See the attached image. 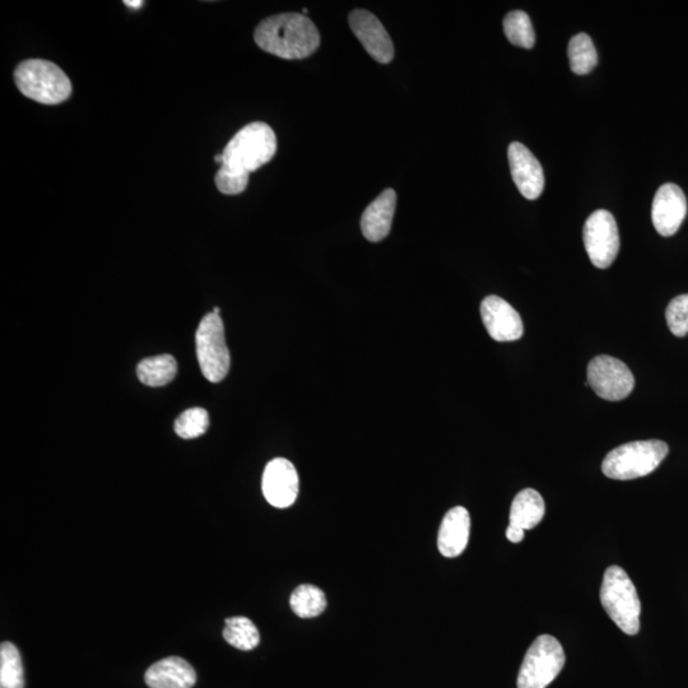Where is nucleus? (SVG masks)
<instances>
[{"mask_svg": "<svg viewBox=\"0 0 688 688\" xmlns=\"http://www.w3.org/2000/svg\"><path fill=\"white\" fill-rule=\"evenodd\" d=\"M397 207V193L393 189L384 190L361 218L362 234L371 243H379L392 230L393 218Z\"/></svg>", "mask_w": 688, "mask_h": 688, "instance_id": "obj_16", "label": "nucleus"}, {"mask_svg": "<svg viewBox=\"0 0 688 688\" xmlns=\"http://www.w3.org/2000/svg\"><path fill=\"white\" fill-rule=\"evenodd\" d=\"M0 688H25L20 652L8 641L0 646Z\"/></svg>", "mask_w": 688, "mask_h": 688, "instance_id": "obj_23", "label": "nucleus"}, {"mask_svg": "<svg viewBox=\"0 0 688 688\" xmlns=\"http://www.w3.org/2000/svg\"><path fill=\"white\" fill-rule=\"evenodd\" d=\"M588 385L599 398L618 402L632 393L635 378L624 362L603 355L589 362Z\"/></svg>", "mask_w": 688, "mask_h": 688, "instance_id": "obj_9", "label": "nucleus"}, {"mask_svg": "<svg viewBox=\"0 0 688 688\" xmlns=\"http://www.w3.org/2000/svg\"><path fill=\"white\" fill-rule=\"evenodd\" d=\"M666 319L669 330L676 337H685L688 334V295L677 296L669 302L666 310Z\"/></svg>", "mask_w": 688, "mask_h": 688, "instance_id": "obj_26", "label": "nucleus"}, {"mask_svg": "<svg viewBox=\"0 0 688 688\" xmlns=\"http://www.w3.org/2000/svg\"><path fill=\"white\" fill-rule=\"evenodd\" d=\"M583 239L590 262L599 269L611 267L620 251V234L615 217L606 209H598L584 225Z\"/></svg>", "mask_w": 688, "mask_h": 688, "instance_id": "obj_8", "label": "nucleus"}, {"mask_svg": "<svg viewBox=\"0 0 688 688\" xmlns=\"http://www.w3.org/2000/svg\"><path fill=\"white\" fill-rule=\"evenodd\" d=\"M546 513L545 501L533 488H525L515 496L510 510V524L527 531L542 522Z\"/></svg>", "mask_w": 688, "mask_h": 688, "instance_id": "obj_18", "label": "nucleus"}, {"mask_svg": "<svg viewBox=\"0 0 688 688\" xmlns=\"http://www.w3.org/2000/svg\"><path fill=\"white\" fill-rule=\"evenodd\" d=\"M290 604L292 611L301 618H313L322 615L327 608V598L323 590L314 585L304 584L294 590Z\"/></svg>", "mask_w": 688, "mask_h": 688, "instance_id": "obj_22", "label": "nucleus"}, {"mask_svg": "<svg viewBox=\"0 0 688 688\" xmlns=\"http://www.w3.org/2000/svg\"><path fill=\"white\" fill-rule=\"evenodd\" d=\"M483 325L496 342H514L523 337L524 325L518 311L499 296H488L481 304Z\"/></svg>", "mask_w": 688, "mask_h": 688, "instance_id": "obj_12", "label": "nucleus"}, {"mask_svg": "<svg viewBox=\"0 0 688 688\" xmlns=\"http://www.w3.org/2000/svg\"><path fill=\"white\" fill-rule=\"evenodd\" d=\"M302 12H304V15H306V13L309 12V11H308V8H305L304 11H302Z\"/></svg>", "mask_w": 688, "mask_h": 688, "instance_id": "obj_30", "label": "nucleus"}, {"mask_svg": "<svg viewBox=\"0 0 688 688\" xmlns=\"http://www.w3.org/2000/svg\"><path fill=\"white\" fill-rule=\"evenodd\" d=\"M178 374V362L171 355L148 357L139 362L138 379L147 387L160 388L171 383Z\"/></svg>", "mask_w": 688, "mask_h": 688, "instance_id": "obj_19", "label": "nucleus"}, {"mask_svg": "<svg viewBox=\"0 0 688 688\" xmlns=\"http://www.w3.org/2000/svg\"><path fill=\"white\" fill-rule=\"evenodd\" d=\"M276 152L273 129L266 123H251L239 130L223 150L220 170L250 178L251 172L267 165Z\"/></svg>", "mask_w": 688, "mask_h": 688, "instance_id": "obj_2", "label": "nucleus"}, {"mask_svg": "<svg viewBox=\"0 0 688 688\" xmlns=\"http://www.w3.org/2000/svg\"><path fill=\"white\" fill-rule=\"evenodd\" d=\"M174 429L181 439H197L209 429L208 412L199 407L187 409L176 418Z\"/></svg>", "mask_w": 688, "mask_h": 688, "instance_id": "obj_25", "label": "nucleus"}, {"mask_svg": "<svg viewBox=\"0 0 688 688\" xmlns=\"http://www.w3.org/2000/svg\"><path fill=\"white\" fill-rule=\"evenodd\" d=\"M15 82L23 96L39 104H62L72 95L71 79L49 60L29 59L18 64Z\"/></svg>", "mask_w": 688, "mask_h": 688, "instance_id": "obj_3", "label": "nucleus"}, {"mask_svg": "<svg viewBox=\"0 0 688 688\" xmlns=\"http://www.w3.org/2000/svg\"><path fill=\"white\" fill-rule=\"evenodd\" d=\"M213 313L220 315V313H221L220 308H215V310H213Z\"/></svg>", "mask_w": 688, "mask_h": 688, "instance_id": "obj_29", "label": "nucleus"}, {"mask_svg": "<svg viewBox=\"0 0 688 688\" xmlns=\"http://www.w3.org/2000/svg\"><path fill=\"white\" fill-rule=\"evenodd\" d=\"M144 680L150 688H192L197 682V673L187 660L170 657L148 668Z\"/></svg>", "mask_w": 688, "mask_h": 688, "instance_id": "obj_17", "label": "nucleus"}, {"mask_svg": "<svg viewBox=\"0 0 688 688\" xmlns=\"http://www.w3.org/2000/svg\"><path fill=\"white\" fill-rule=\"evenodd\" d=\"M223 639L234 648L250 652L260 643L257 626L246 617L227 618Z\"/></svg>", "mask_w": 688, "mask_h": 688, "instance_id": "obj_21", "label": "nucleus"}, {"mask_svg": "<svg viewBox=\"0 0 688 688\" xmlns=\"http://www.w3.org/2000/svg\"><path fill=\"white\" fill-rule=\"evenodd\" d=\"M565 652L551 635L539 636L525 654L518 676V688H547L565 666Z\"/></svg>", "mask_w": 688, "mask_h": 688, "instance_id": "obj_6", "label": "nucleus"}, {"mask_svg": "<svg viewBox=\"0 0 688 688\" xmlns=\"http://www.w3.org/2000/svg\"><path fill=\"white\" fill-rule=\"evenodd\" d=\"M668 452V445L664 441H634L608 453L603 460L602 471L604 476L612 480H635L654 472L666 459Z\"/></svg>", "mask_w": 688, "mask_h": 688, "instance_id": "obj_5", "label": "nucleus"}, {"mask_svg": "<svg viewBox=\"0 0 688 688\" xmlns=\"http://www.w3.org/2000/svg\"><path fill=\"white\" fill-rule=\"evenodd\" d=\"M687 213L686 195L676 184L662 185L655 194L652 220L655 230L664 237L676 234Z\"/></svg>", "mask_w": 688, "mask_h": 688, "instance_id": "obj_14", "label": "nucleus"}, {"mask_svg": "<svg viewBox=\"0 0 688 688\" xmlns=\"http://www.w3.org/2000/svg\"><path fill=\"white\" fill-rule=\"evenodd\" d=\"M197 357L204 378L220 383L229 374L231 356L225 339L221 316L209 313L202 319L195 334Z\"/></svg>", "mask_w": 688, "mask_h": 688, "instance_id": "obj_7", "label": "nucleus"}, {"mask_svg": "<svg viewBox=\"0 0 688 688\" xmlns=\"http://www.w3.org/2000/svg\"><path fill=\"white\" fill-rule=\"evenodd\" d=\"M299 487V474L290 460L276 458L267 464L262 488L264 497L274 508L286 509L294 505Z\"/></svg>", "mask_w": 688, "mask_h": 688, "instance_id": "obj_10", "label": "nucleus"}, {"mask_svg": "<svg viewBox=\"0 0 688 688\" xmlns=\"http://www.w3.org/2000/svg\"><path fill=\"white\" fill-rule=\"evenodd\" d=\"M471 533V516L463 506L449 510L440 525L438 546L441 555L454 559L462 555Z\"/></svg>", "mask_w": 688, "mask_h": 688, "instance_id": "obj_15", "label": "nucleus"}, {"mask_svg": "<svg viewBox=\"0 0 688 688\" xmlns=\"http://www.w3.org/2000/svg\"><path fill=\"white\" fill-rule=\"evenodd\" d=\"M601 602L611 620L627 635L640 631L641 602L630 576L620 566L608 567L603 576Z\"/></svg>", "mask_w": 688, "mask_h": 688, "instance_id": "obj_4", "label": "nucleus"}, {"mask_svg": "<svg viewBox=\"0 0 688 688\" xmlns=\"http://www.w3.org/2000/svg\"><path fill=\"white\" fill-rule=\"evenodd\" d=\"M255 43L278 58L305 59L320 45V34L313 21L299 13H282L266 18L254 32Z\"/></svg>", "mask_w": 688, "mask_h": 688, "instance_id": "obj_1", "label": "nucleus"}, {"mask_svg": "<svg viewBox=\"0 0 688 688\" xmlns=\"http://www.w3.org/2000/svg\"><path fill=\"white\" fill-rule=\"evenodd\" d=\"M570 68L575 74L584 76L593 71L598 64L597 49L590 36L581 32L570 40L569 49Z\"/></svg>", "mask_w": 688, "mask_h": 688, "instance_id": "obj_20", "label": "nucleus"}, {"mask_svg": "<svg viewBox=\"0 0 688 688\" xmlns=\"http://www.w3.org/2000/svg\"><path fill=\"white\" fill-rule=\"evenodd\" d=\"M524 529L515 527V525L509 524L508 529H506V537H508L510 542L520 543L524 538Z\"/></svg>", "mask_w": 688, "mask_h": 688, "instance_id": "obj_27", "label": "nucleus"}, {"mask_svg": "<svg viewBox=\"0 0 688 688\" xmlns=\"http://www.w3.org/2000/svg\"><path fill=\"white\" fill-rule=\"evenodd\" d=\"M350 26L367 53L376 62L388 64L394 58V45L383 23L373 13L356 9L351 12Z\"/></svg>", "mask_w": 688, "mask_h": 688, "instance_id": "obj_11", "label": "nucleus"}, {"mask_svg": "<svg viewBox=\"0 0 688 688\" xmlns=\"http://www.w3.org/2000/svg\"><path fill=\"white\" fill-rule=\"evenodd\" d=\"M504 32L511 44L519 48L532 49L536 44L531 18L523 11H513L506 15Z\"/></svg>", "mask_w": 688, "mask_h": 688, "instance_id": "obj_24", "label": "nucleus"}, {"mask_svg": "<svg viewBox=\"0 0 688 688\" xmlns=\"http://www.w3.org/2000/svg\"><path fill=\"white\" fill-rule=\"evenodd\" d=\"M125 6L129 8H141L143 6V2H124Z\"/></svg>", "mask_w": 688, "mask_h": 688, "instance_id": "obj_28", "label": "nucleus"}, {"mask_svg": "<svg viewBox=\"0 0 688 688\" xmlns=\"http://www.w3.org/2000/svg\"><path fill=\"white\" fill-rule=\"evenodd\" d=\"M511 176L523 197L534 201L545 189V174L536 156L523 143L513 142L508 150Z\"/></svg>", "mask_w": 688, "mask_h": 688, "instance_id": "obj_13", "label": "nucleus"}]
</instances>
